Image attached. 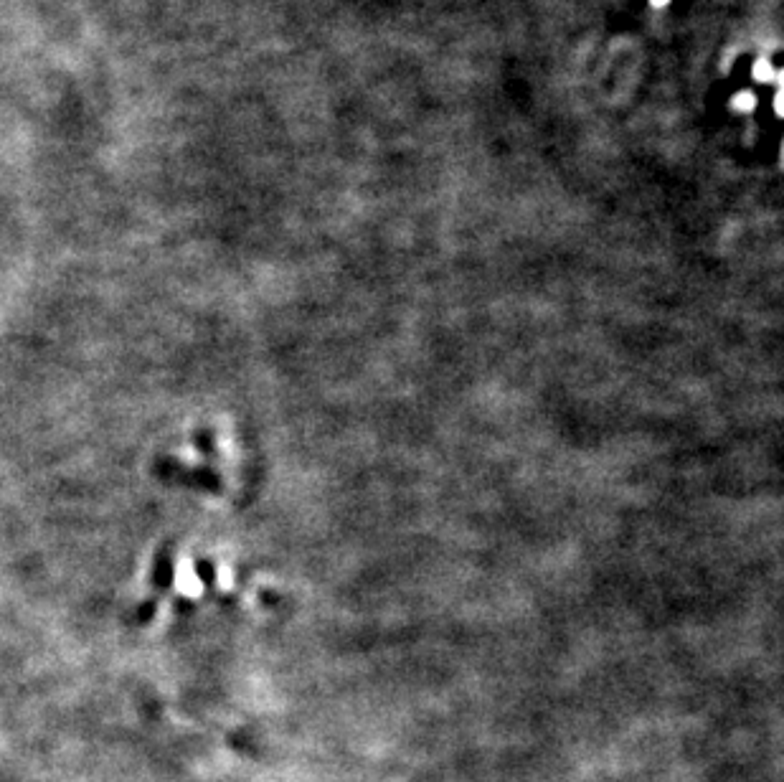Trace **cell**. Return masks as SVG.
<instances>
[{"instance_id":"4","label":"cell","mask_w":784,"mask_h":782,"mask_svg":"<svg viewBox=\"0 0 784 782\" xmlns=\"http://www.w3.org/2000/svg\"><path fill=\"white\" fill-rule=\"evenodd\" d=\"M658 3H665V0H658Z\"/></svg>"},{"instance_id":"1","label":"cell","mask_w":784,"mask_h":782,"mask_svg":"<svg viewBox=\"0 0 784 782\" xmlns=\"http://www.w3.org/2000/svg\"><path fill=\"white\" fill-rule=\"evenodd\" d=\"M736 107H739V110H752L754 107L752 94H739V97H736Z\"/></svg>"},{"instance_id":"5","label":"cell","mask_w":784,"mask_h":782,"mask_svg":"<svg viewBox=\"0 0 784 782\" xmlns=\"http://www.w3.org/2000/svg\"><path fill=\"white\" fill-rule=\"evenodd\" d=\"M782 84H784V74H782Z\"/></svg>"},{"instance_id":"2","label":"cell","mask_w":784,"mask_h":782,"mask_svg":"<svg viewBox=\"0 0 784 782\" xmlns=\"http://www.w3.org/2000/svg\"><path fill=\"white\" fill-rule=\"evenodd\" d=\"M757 77H759V79H764V82H767V79H772V72H769L767 64H759V67H757Z\"/></svg>"},{"instance_id":"3","label":"cell","mask_w":784,"mask_h":782,"mask_svg":"<svg viewBox=\"0 0 784 782\" xmlns=\"http://www.w3.org/2000/svg\"><path fill=\"white\" fill-rule=\"evenodd\" d=\"M779 112H784V92H779Z\"/></svg>"}]
</instances>
